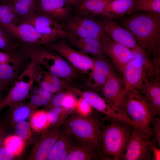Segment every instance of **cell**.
Here are the masks:
<instances>
[{
	"label": "cell",
	"instance_id": "1",
	"mask_svg": "<svg viewBox=\"0 0 160 160\" xmlns=\"http://www.w3.org/2000/svg\"><path fill=\"white\" fill-rule=\"evenodd\" d=\"M116 19L135 36L156 66L160 65V14L139 12Z\"/></svg>",
	"mask_w": 160,
	"mask_h": 160
},
{
	"label": "cell",
	"instance_id": "2",
	"mask_svg": "<svg viewBox=\"0 0 160 160\" xmlns=\"http://www.w3.org/2000/svg\"><path fill=\"white\" fill-rule=\"evenodd\" d=\"M92 112L87 116L76 111L68 117L63 125L64 129L78 140L90 146L99 156L101 149V135L104 122L108 117Z\"/></svg>",
	"mask_w": 160,
	"mask_h": 160
},
{
	"label": "cell",
	"instance_id": "3",
	"mask_svg": "<svg viewBox=\"0 0 160 160\" xmlns=\"http://www.w3.org/2000/svg\"><path fill=\"white\" fill-rule=\"evenodd\" d=\"M103 127L100 159L121 160L129 142L132 127L112 118Z\"/></svg>",
	"mask_w": 160,
	"mask_h": 160
},
{
	"label": "cell",
	"instance_id": "4",
	"mask_svg": "<svg viewBox=\"0 0 160 160\" xmlns=\"http://www.w3.org/2000/svg\"><path fill=\"white\" fill-rule=\"evenodd\" d=\"M46 47L47 48H43L41 46L34 49L29 54L28 58L43 65L48 72L66 84L67 81L75 79L78 71L60 55Z\"/></svg>",
	"mask_w": 160,
	"mask_h": 160
},
{
	"label": "cell",
	"instance_id": "5",
	"mask_svg": "<svg viewBox=\"0 0 160 160\" xmlns=\"http://www.w3.org/2000/svg\"><path fill=\"white\" fill-rule=\"evenodd\" d=\"M120 109L135 123L152 132L150 126L158 114L138 90L125 94Z\"/></svg>",
	"mask_w": 160,
	"mask_h": 160
},
{
	"label": "cell",
	"instance_id": "6",
	"mask_svg": "<svg viewBox=\"0 0 160 160\" xmlns=\"http://www.w3.org/2000/svg\"><path fill=\"white\" fill-rule=\"evenodd\" d=\"M39 64L30 60L11 86L9 92L0 103V110L4 107H9L26 99L32 90L35 82Z\"/></svg>",
	"mask_w": 160,
	"mask_h": 160
},
{
	"label": "cell",
	"instance_id": "7",
	"mask_svg": "<svg viewBox=\"0 0 160 160\" xmlns=\"http://www.w3.org/2000/svg\"><path fill=\"white\" fill-rule=\"evenodd\" d=\"M0 26L12 36L18 49L22 54L27 50L47 44L44 37L28 23L9 24Z\"/></svg>",
	"mask_w": 160,
	"mask_h": 160
},
{
	"label": "cell",
	"instance_id": "8",
	"mask_svg": "<svg viewBox=\"0 0 160 160\" xmlns=\"http://www.w3.org/2000/svg\"><path fill=\"white\" fill-rule=\"evenodd\" d=\"M70 91L76 95L85 100L97 111L108 117L127 124L139 129L140 127L133 122L122 110L114 106L96 92L92 90L82 92L71 87Z\"/></svg>",
	"mask_w": 160,
	"mask_h": 160
},
{
	"label": "cell",
	"instance_id": "9",
	"mask_svg": "<svg viewBox=\"0 0 160 160\" xmlns=\"http://www.w3.org/2000/svg\"><path fill=\"white\" fill-rule=\"evenodd\" d=\"M73 36L101 39L108 35L98 20L94 17L82 15L74 12L65 21L61 24Z\"/></svg>",
	"mask_w": 160,
	"mask_h": 160
},
{
	"label": "cell",
	"instance_id": "10",
	"mask_svg": "<svg viewBox=\"0 0 160 160\" xmlns=\"http://www.w3.org/2000/svg\"><path fill=\"white\" fill-rule=\"evenodd\" d=\"M45 46L60 55L78 71L87 73L89 76L91 75L95 59L73 48L65 39H60Z\"/></svg>",
	"mask_w": 160,
	"mask_h": 160
},
{
	"label": "cell",
	"instance_id": "11",
	"mask_svg": "<svg viewBox=\"0 0 160 160\" xmlns=\"http://www.w3.org/2000/svg\"><path fill=\"white\" fill-rule=\"evenodd\" d=\"M22 23L33 26L45 38L47 42L46 45L60 39L73 36L61 24L38 12L20 19L18 24Z\"/></svg>",
	"mask_w": 160,
	"mask_h": 160
},
{
	"label": "cell",
	"instance_id": "12",
	"mask_svg": "<svg viewBox=\"0 0 160 160\" xmlns=\"http://www.w3.org/2000/svg\"><path fill=\"white\" fill-rule=\"evenodd\" d=\"M152 136L132 127L130 138L122 160H151L152 146L155 144Z\"/></svg>",
	"mask_w": 160,
	"mask_h": 160
},
{
	"label": "cell",
	"instance_id": "13",
	"mask_svg": "<svg viewBox=\"0 0 160 160\" xmlns=\"http://www.w3.org/2000/svg\"><path fill=\"white\" fill-rule=\"evenodd\" d=\"M104 54L121 74L125 66L134 58L132 51L106 35L101 38Z\"/></svg>",
	"mask_w": 160,
	"mask_h": 160
},
{
	"label": "cell",
	"instance_id": "14",
	"mask_svg": "<svg viewBox=\"0 0 160 160\" xmlns=\"http://www.w3.org/2000/svg\"><path fill=\"white\" fill-rule=\"evenodd\" d=\"M98 21L107 34L114 41L131 51L140 47L134 36L114 20L103 17Z\"/></svg>",
	"mask_w": 160,
	"mask_h": 160
},
{
	"label": "cell",
	"instance_id": "15",
	"mask_svg": "<svg viewBox=\"0 0 160 160\" xmlns=\"http://www.w3.org/2000/svg\"><path fill=\"white\" fill-rule=\"evenodd\" d=\"M122 74L124 95L131 90H139L148 79L140 60L137 58H134L125 66Z\"/></svg>",
	"mask_w": 160,
	"mask_h": 160
},
{
	"label": "cell",
	"instance_id": "16",
	"mask_svg": "<svg viewBox=\"0 0 160 160\" xmlns=\"http://www.w3.org/2000/svg\"><path fill=\"white\" fill-rule=\"evenodd\" d=\"M38 13L60 24L73 12V8L62 0H37Z\"/></svg>",
	"mask_w": 160,
	"mask_h": 160
},
{
	"label": "cell",
	"instance_id": "17",
	"mask_svg": "<svg viewBox=\"0 0 160 160\" xmlns=\"http://www.w3.org/2000/svg\"><path fill=\"white\" fill-rule=\"evenodd\" d=\"M111 63L104 54L95 59L94 66L87 84L92 90L100 91L109 78L115 73Z\"/></svg>",
	"mask_w": 160,
	"mask_h": 160
},
{
	"label": "cell",
	"instance_id": "18",
	"mask_svg": "<svg viewBox=\"0 0 160 160\" xmlns=\"http://www.w3.org/2000/svg\"><path fill=\"white\" fill-rule=\"evenodd\" d=\"M62 126L50 125L42 132L39 140L33 152L32 159L36 160L47 159L50 150L64 130L63 126L62 128Z\"/></svg>",
	"mask_w": 160,
	"mask_h": 160
},
{
	"label": "cell",
	"instance_id": "19",
	"mask_svg": "<svg viewBox=\"0 0 160 160\" xmlns=\"http://www.w3.org/2000/svg\"><path fill=\"white\" fill-rule=\"evenodd\" d=\"M100 91L103 98L120 109L124 95L122 78L114 73L109 78Z\"/></svg>",
	"mask_w": 160,
	"mask_h": 160
},
{
	"label": "cell",
	"instance_id": "20",
	"mask_svg": "<svg viewBox=\"0 0 160 160\" xmlns=\"http://www.w3.org/2000/svg\"><path fill=\"white\" fill-rule=\"evenodd\" d=\"M66 40L71 47L78 50L96 59L105 54L103 49L101 39L90 37H80L71 36Z\"/></svg>",
	"mask_w": 160,
	"mask_h": 160
},
{
	"label": "cell",
	"instance_id": "21",
	"mask_svg": "<svg viewBox=\"0 0 160 160\" xmlns=\"http://www.w3.org/2000/svg\"><path fill=\"white\" fill-rule=\"evenodd\" d=\"M76 140V139L64 129L50 150L47 160H65Z\"/></svg>",
	"mask_w": 160,
	"mask_h": 160
},
{
	"label": "cell",
	"instance_id": "22",
	"mask_svg": "<svg viewBox=\"0 0 160 160\" xmlns=\"http://www.w3.org/2000/svg\"><path fill=\"white\" fill-rule=\"evenodd\" d=\"M155 110L158 115L160 113V78L148 79L138 90Z\"/></svg>",
	"mask_w": 160,
	"mask_h": 160
},
{
	"label": "cell",
	"instance_id": "23",
	"mask_svg": "<svg viewBox=\"0 0 160 160\" xmlns=\"http://www.w3.org/2000/svg\"><path fill=\"white\" fill-rule=\"evenodd\" d=\"M134 0H112L105 8L101 15L115 19L132 14Z\"/></svg>",
	"mask_w": 160,
	"mask_h": 160
},
{
	"label": "cell",
	"instance_id": "24",
	"mask_svg": "<svg viewBox=\"0 0 160 160\" xmlns=\"http://www.w3.org/2000/svg\"><path fill=\"white\" fill-rule=\"evenodd\" d=\"M112 0H84L73 8V12L84 16L94 17L101 15Z\"/></svg>",
	"mask_w": 160,
	"mask_h": 160
},
{
	"label": "cell",
	"instance_id": "25",
	"mask_svg": "<svg viewBox=\"0 0 160 160\" xmlns=\"http://www.w3.org/2000/svg\"><path fill=\"white\" fill-rule=\"evenodd\" d=\"M99 156L88 144L76 140L65 160L100 159Z\"/></svg>",
	"mask_w": 160,
	"mask_h": 160
},
{
	"label": "cell",
	"instance_id": "26",
	"mask_svg": "<svg viewBox=\"0 0 160 160\" xmlns=\"http://www.w3.org/2000/svg\"><path fill=\"white\" fill-rule=\"evenodd\" d=\"M8 2L12 4L20 20L38 11L37 0H9Z\"/></svg>",
	"mask_w": 160,
	"mask_h": 160
},
{
	"label": "cell",
	"instance_id": "27",
	"mask_svg": "<svg viewBox=\"0 0 160 160\" xmlns=\"http://www.w3.org/2000/svg\"><path fill=\"white\" fill-rule=\"evenodd\" d=\"M131 51L134 58H137L140 60L149 79L160 77V69L156 67L146 52L140 47Z\"/></svg>",
	"mask_w": 160,
	"mask_h": 160
},
{
	"label": "cell",
	"instance_id": "28",
	"mask_svg": "<svg viewBox=\"0 0 160 160\" xmlns=\"http://www.w3.org/2000/svg\"><path fill=\"white\" fill-rule=\"evenodd\" d=\"M23 69L10 64H0V83L6 89L12 85Z\"/></svg>",
	"mask_w": 160,
	"mask_h": 160
},
{
	"label": "cell",
	"instance_id": "29",
	"mask_svg": "<svg viewBox=\"0 0 160 160\" xmlns=\"http://www.w3.org/2000/svg\"><path fill=\"white\" fill-rule=\"evenodd\" d=\"M75 112L67 110L62 107L51 108L47 111L48 121L51 126L63 125L69 116Z\"/></svg>",
	"mask_w": 160,
	"mask_h": 160
},
{
	"label": "cell",
	"instance_id": "30",
	"mask_svg": "<svg viewBox=\"0 0 160 160\" xmlns=\"http://www.w3.org/2000/svg\"><path fill=\"white\" fill-rule=\"evenodd\" d=\"M12 113V118L15 124L25 121L34 110L29 103L23 101L18 103L9 107Z\"/></svg>",
	"mask_w": 160,
	"mask_h": 160
},
{
	"label": "cell",
	"instance_id": "31",
	"mask_svg": "<svg viewBox=\"0 0 160 160\" xmlns=\"http://www.w3.org/2000/svg\"><path fill=\"white\" fill-rule=\"evenodd\" d=\"M20 19L11 3L7 2L0 4V25L18 24Z\"/></svg>",
	"mask_w": 160,
	"mask_h": 160
},
{
	"label": "cell",
	"instance_id": "32",
	"mask_svg": "<svg viewBox=\"0 0 160 160\" xmlns=\"http://www.w3.org/2000/svg\"><path fill=\"white\" fill-rule=\"evenodd\" d=\"M47 111L40 110L34 112L31 115L30 124L35 131L41 132L50 125L47 117Z\"/></svg>",
	"mask_w": 160,
	"mask_h": 160
},
{
	"label": "cell",
	"instance_id": "33",
	"mask_svg": "<svg viewBox=\"0 0 160 160\" xmlns=\"http://www.w3.org/2000/svg\"><path fill=\"white\" fill-rule=\"evenodd\" d=\"M139 12L160 14V0H134L132 13Z\"/></svg>",
	"mask_w": 160,
	"mask_h": 160
},
{
	"label": "cell",
	"instance_id": "34",
	"mask_svg": "<svg viewBox=\"0 0 160 160\" xmlns=\"http://www.w3.org/2000/svg\"><path fill=\"white\" fill-rule=\"evenodd\" d=\"M19 51L12 36L0 25V51L13 53Z\"/></svg>",
	"mask_w": 160,
	"mask_h": 160
},
{
	"label": "cell",
	"instance_id": "35",
	"mask_svg": "<svg viewBox=\"0 0 160 160\" xmlns=\"http://www.w3.org/2000/svg\"><path fill=\"white\" fill-rule=\"evenodd\" d=\"M25 58L20 52L9 53L0 51V64H9L22 69Z\"/></svg>",
	"mask_w": 160,
	"mask_h": 160
},
{
	"label": "cell",
	"instance_id": "36",
	"mask_svg": "<svg viewBox=\"0 0 160 160\" xmlns=\"http://www.w3.org/2000/svg\"><path fill=\"white\" fill-rule=\"evenodd\" d=\"M24 142L17 135H12L5 138L4 144L15 156L20 155L23 152L24 147Z\"/></svg>",
	"mask_w": 160,
	"mask_h": 160
},
{
	"label": "cell",
	"instance_id": "37",
	"mask_svg": "<svg viewBox=\"0 0 160 160\" xmlns=\"http://www.w3.org/2000/svg\"><path fill=\"white\" fill-rule=\"evenodd\" d=\"M39 68L35 81L39 85L47 91L54 94L63 91L64 89L63 87L60 85L53 84L43 76L39 71Z\"/></svg>",
	"mask_w": 160,
	"mask_h": 160
},
{
	"label": "cell",
	"instance_id": "38",
	"mask_svg": "<svg viewBox=\"0 0 160 160\" xmlns=\"http://www.w3.org/2000/svg\"><path fill=\"white\" fill-rule=\"evenodd\" d=\"M30 123L24 121L15 124V131L16 135L25 141L31 137L32 133Z\"/></svg>",
	"mask_w": 160,
	"mask_h": 160
},
{
	"label": "cell",
	"instance_id": "39",
	"mask_svg": "<svg viewBox=\"0 0 160 160\" xmlns=\"http://www.w3.org/2000/svg\"><path fill=\"white\" fill-rule=\"evenodd\" d=\"M78 100L75 94L68 90L66 92L62 107L67 110L76 111Z\"/></svg>",
	"mask_w": 160,
	"mask_h": 160
},
{
	"label": "cell",
	"instance_id": "40",
	"mask_svg": "<svg viewBox=\"0 0 160 160\" xmlns=\"http://www.w3.org/2000/svg\"><path fill=\"white\" fill-rule=\"evenodd\" d=\"M92 108L88 103L83 98L80 97L78 100L76 111L83 116L89 114L92 112Z\"/></svg>",
	"mask_w": 160,
	"mask_h": 160
},
{
	"label": "cell",
	"instance_id": "41",
	"mask_svg": "<svg viewBox=\"0 0 160 160\" xmlns=\"http://www.w3.org/2000/svg\"><path fill=\"white\" fill-rule=\"evenodd\" d=\"M152 131L153 139V140L160 147V118L159 117L155 118L152 122Z\"/></svg>",
	"mask_w": 160,
	"mask_h": 160
},
{
	"label": "cell",
	"instance_id": "42",
	"mask_svg": "<svg viewBox=\"0 0 160 160\" xmlns=\"http://www.w3.org/2000/svg\"><path fill=\"white\" fill-rule=\"evenodd\" d=\"M34 110L41 106H48L50 102L45 100L37 94L34 93L30 96V101L29 103Z\"/></svg>",
	"mask_w": 160,
	"mask_h": 160
},
{
	"label": "cell",
	"instance_id": "43",
	"mask_svg": "<svg viewBox=\"0 0 160 160\" xmlns=\"http://www.w3.org/2000/svg\"><path fill=\"white\" fill-rule=\"evenodd\" d=\"M66 92H63V91L54 95L49 105L50 106V108L62 107V102Z\"/></svg>",
	"mask_w": 160,
	"mask_h": 160
},
{
	"label": "cell",
	"instance_id": "44",
	"mask_svg": "<svg viewBox=\"0 0 160 160\" xmlns=\"http://www.w3.org/2000/svg\"><path fill=\"white\" fill-rule=\"evenodd\" d=\"M36 87V88L35 93L37 94L42 98L47 100L50 103L54 95V94L47 91L39 85Z\"/></svg>",
	"mask_w": 160,
	"mask_h": 160
},
{
	"label": "cell",
	"instance_id": "45",
	"mask_svg": "<svg viewBox=\"0 0 160 160\" xmlns=\"http://www.w3.org/2000/svg\"><path fill=\"white\" fill-rule=\"evenodd\" d=\"M15 156L5 147L0 148V160H11L13 159Z\"/></svg>",
	"mask_w": 160,
	"mask_h": 160
},
{
	"label": "cell",
	"instance_id": "46",
	"mask_svg": "<svg viewBox=\"0 0 160 160\" xmlns=\"http://www.w3.org/2000/svg\"><path fill=\"white\" fill-rule=\"evenodd\" d=\"M151 160H160V149L159 147H156L155 144L152 146V155Z\"/></svg>",
	"mask_w": 160,
	"mask_h": 160
},
{
	"label": "cell",
	"instance_id": "47",
	"mask_svg": "<svg viewBox=\"0 0 160 160\" xmlns=\"http://www.w3.org/2000/svg\"><path fill=\"white\" fill-rule=\"evenodd\" d=\"M66 4L73 8L80 3L81 1L80 0H62Z\"/></svg>",
	"mask_w": 160,
	"mask_h": 160
},
{
	"label": "cell",
	"instance_id": "48",
	"mask_svg": "<svg viewBox=\"0 0 160 160\" xmlns=\"http://www.w3.org/2000/svg\"><path fill=\"white\" fill-rule=\"evenodd\" d=\"M6 89L5 87L2 85L1 83H0V90H4Z\"/></svg>",
	"mask_w": 160,
	"mask_h": 160
},
{
	"label": "cell",
	"instance_id": "49",
	"mask_svg": "<svg viewBox=\"0 0 160 160\" xmlns=\"http://www.w3.org/2000/svg\"><path fill=\"white\" fill-rule=\"evenodd\" d=\"M9 0H0V2L2 4L8 2Z\"/></svg>",
	"mask_w": 160,
	"mask_h": 160
},
{
	"label": "cell",
	"instance_id": "50",
	"mask_svg": "<svg viewBox=\"0 0 160 160\" xmlns=\"http://www.w3.org/2000/svg\"><path fill=\"white\" fill-rule=\"evenodd\" d=\"M1 90H0V103L2 102L3 100H2L1 99Z\"/></svg>",
	"mask_w": 160,
	"mask_h": 160
},
{
	"label": "cell",
	"instance_id": "51",
	"mask_svg": "<svg viewBox=\"0 0 160 160\" xmlns=\"http://www.w3.org/2000/svg\"><path fill=\"white\" fill-rule=\"evenodd\" d=\"M1 142H2V137H1V136H0V148H1L0 147L1 146Z\"/></svg>",
	"mask_w": 160,
	"mask_h": 160
},
{
	"label": "cell",
	"instance_id": "52",
	"mask_svg": "<svg viewBox=\"0 0 160 160\" xmlns=\"http://www.w3.org/2000/svg\"><path fill=\"white\" fill-rule=\"evenodd\" d=\"M80 0L82 1H83L84 0Z\"/></svg>",
	"mask_w": 160,
	"mask_h": 160
}]
</instances>
